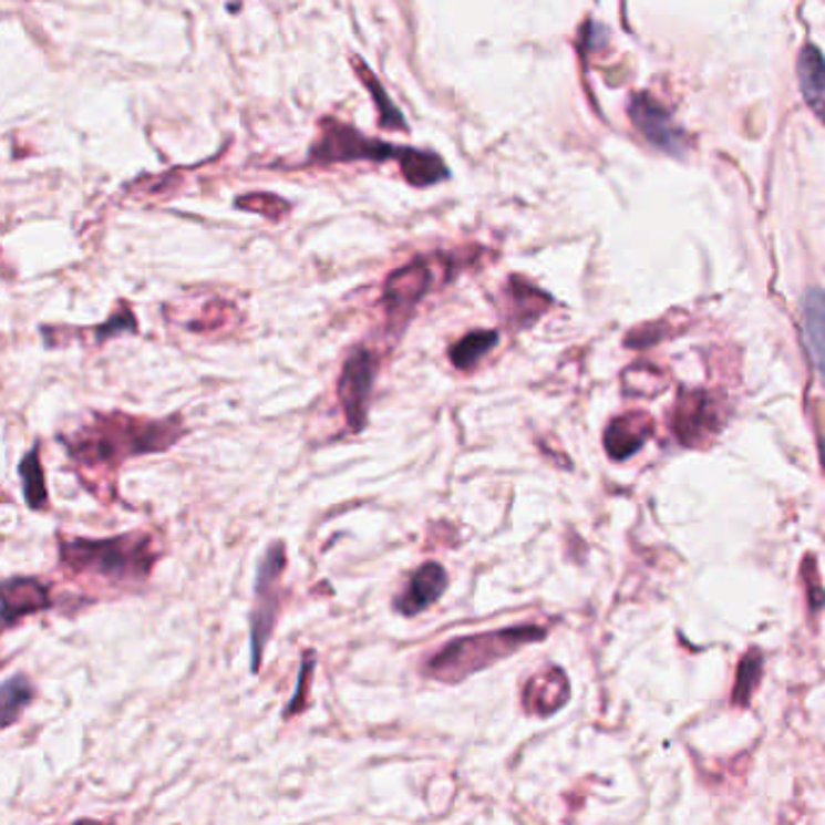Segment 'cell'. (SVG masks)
I'll return each mask as SVG.
<instances>
[{
	"mask_svg": "<svg viewBox=\"0 0 825 825\" xmlns=\"http://www.w3.org/2000/svg\"><path fill=\"white\" fill-rule=\"evenodd\" d=\"M185 429L179 416L163 419V422H143L124 414L97 416L93 426H87L81 436L71 441V455L83 463H114L128 455L165 451L173 445Z\"/></svg>",
	"mask_w": 825,
	"mask_h": 825,
	"instance_id": "1",
	"label": "cell"
},
{
	"mask_svg": "<svg viewBox=\"0 0 825 825\" xmlns=\"http://www.w3.org/2000/svg\"><path fill=\"white\" fill-rule=\"evenodd\" d=\"M543 637L545 630H540V627H508V630L457 637L424 663V676L439 680V683L455 685L473 673L489 668L492 663L511 657L523 644H530V641H538Z\"/></svg>",
	"mask_w": 825,
	"mask_h": 825,
	"instance_id": "2",
	"label": "cell"
},
{
	"mask_svg": "<svg viewBox=\"0 0 825 825\" xmlns=\"http://www.w3.org/2000/svg\"><path fill=\"white\" fill-rule=\"evenodd\" d=\"M61 559L75 571L100 574L112 581L146 579L155 555L148 535L126 533L110 540H63Z\"/></svg>",
	"mask_w": 825,
	"mask_h": 825,
	"instance_id": "3",
	"label": "cell"
},
{
	"mask_svg": "<svg viewBox=\"0 0 825 825\" xmlns=\"http://www.w3.org/2000/svg\"><path fill=\"white\" fill-rule=\"evenodd\" d=\"M410 148L392 146V143L363 136L334 116H324L320 122V136L310 146V163H353V161H404Z\"/></svg>",
	"mask_w": 825,
	"mask_h": 825,
	"instance_id": "4",
	"label": "cell"
},
{
	"mask_svg": "<svg viewBox=\"0 0 825 825\" xmlns=\"http://www.w3.org/2000/svg\"><path fill=\"white\" fill-rule=\"evenodd\" d=\"M283 569H286L283 545L274 543L269 545L265 559L259 561V571H257V581H255V608H252V618H250L252 673H259L261 653H265L267 641L274 632V622H277Z\"/></svg>",
	"mask_w": 825,
	"mask_h": 825,
	"instance_id": "5",
	"label": "cell"
},
{
	"mask_svg": "<svg viewBox=\"0 0 825 825\" xmlns=\"http://www.w3.org/2000/svg\"><path fill=\"white\" fill-rule=\"evenodd\" d=\"M443 271H451V257L445 255H419L410 265L392 271L383 286V303L400 324L408 320L422 298L436 286Z\"/></svg>",
	"mask_w": 825,
	"mask_h": 825,
	"instance_id": "6",
	"label": "cell"
},
{
	"mask_svg": "<svg viewBox=\"0 0 825 825\" xmlns=\"http://www.w3.org/2000/svg\"><path fill=\"white\" fill-rule=\"evenodd\" d=\"M378 375V357L371 349L357 347L349 359L344 361L342 375L337 383V398L342 402V410L347 416V424L359 434L365 426V416H369V400L371 390Z\"/></svg>",
	"mask_w": 825,
	"mask_h": 825,
	"instance_id": "7",
	"label": "cell"
},
{
	"mask_svg": "<svg viewBox=\"0 0 825 825\" xmlns=\"http://www.w3.org/2000/svg\"><path fill=\"white\" fill-rule=\"evenodd\" d=\"M630 116L644 138L657 148L673 155H683L688 151L685 131L676 124L671 112L651 95H637L630 102Z\"/></svg>",
	"mask_w": 825,
	"mask_h": 825,
	"instance_id": "8",
	"label": "cell"
},
{
	"mask_svg": "<svg viewBox=\"0 0 825 825\" xmlns=\"http://www.w3.org/2000/svg\"><path fill=\"white\" fill-rule=\"evenodd\" d=\"M445 588H448V574H445L439 561H426V565H422L410 576L408 588L395 598V610L400 615H408V618L422 615L424 610L439 604Z\"/></svg>",
	"mask_w": 825,
	"mask_h": 825,
	"instance_id": "9",
	"label": "cell"
},
{
	"mask_svg": "<svg viewBox=\"0 0 825 825\" xmlns=\"http://www.w3.org/2000/svg\"><path fill=\"white\" fill-rule=\"evenodd\" d=\"M51 606L49 588L39 584L37 579H8L3 584V618L6 627H12L18 620L28 618L32 612H39Z\"/></svg>",
	"mask_w": 825,
	"mask_h": 825,
	"instance_id": "10",
	"label": "cell"
},
{
	"mask_svg": "<svg viewBox=\"0 0 825 825\" xmlns=\"http://www.w3.org/2000/svg\"><path fill=\"white\" fill-rule=\"evenodd\" d=\"M796 75L806 104L825 124V59L814 44H806L798 54Z\"/></svg>",
	"mask_w": 825,
	"mask_h": 825,
	"instance_id": "11",
	"label": "cell"
},
{
	"mask_svg": "<svg viewBox=\"0 0 825 825\" xmlns=\"http://www.w3.org/2000/svg\"><path fill=\"white\" fill-rule=\"evenodd\" d=\"M804 342L808 349V357L814 361L816 371L821 375V383L825 385V293L821 288H811L804 296Z\"/></svg>",
	"mask_w": 825,
	"mask_h": 825,
	"instance_id": "12",
	"label": "cell"
},
{
	"mask_svg": "<svg viewBox=\"0 0 825 825\" xmlns=\"http://www.w3.org/2000/svg\"><path fill=\"white\" fill-rule=\"evenodd\" d=\"M569 698L567 678L561 671H547L535 676L526 685V707L535 714H553Z\"/></svg>",
	"mask_w": 825,
	"mask_h": 825,
	"instance_id": "13",
	"label": "cell"
},
{
	"mask_svg": "<svg viewBox=\"0 0 825 825\" xmlns=\"http://www.w3.org/2000/svg\"><path fill=\"white\" fill-rule=\"evenodd\" d=\"M351 65H353V71H357L359 81L371 90L373 102L378 107V116H381V126L388 128V131H408L410 126H408V122H404V116L398 110V104L388 97L385 87L381 85V81H378L375 73L369 69V65H365L357 54H351Z\"/></svg>",
	"mask_w": 825,
	"mask_h": 825,
	"instance_id": "14",
	"label": "cell"
},
{
	"mask_svg": "<svg viewBox=\"0 0 825 825\" xmlns=\"http://www.w3.org/2000/svg\"><path fill=\"white\" fill-rule=\"evenodd\" d=\"M402 175L404 179L410 182L412 187H434L439 185V182L448 179V165H445L436 153L431 151H419V148H410L408 158H404L402 163Z\"/></svg>",
	"mask_w": 825,
	"mask_h": 825,
	"instance_id": "15",
	"label": "cell"
},
{
	"mask_svg": "<svg viewBox=\"0 0 825 825\" xmlns=\"http://www.w3.org/2000/svg\"><path fill=\"white\" fill-rule=\"evenodd\" d=\"M499 344V332H492V330H477V332H470L465 334L461 342H455L453 349H451V361L455 369L461 371H470L475 369V365L487 357V353Z\"/></svg>",
	"mask_w": 825,
	"mask_h": 825,
	"instance_id": "16",
	"label": "cell"
},
{
	"mask_svg": "<svg viewBox=\"0 0 825 825\" xmlns=\"http://www.w3.org/2000/svg\"><path fill=\"white\" fill-rule=\"evenodd\" d=\"M20 477H22V492H24V502L32 511H42L47 508V482H44V467L42 461H39V448H32L28 455L20 461Z\"/></svg>",
	"mask_w": 825,
	"mask_h": 825,
	"instance_id": "17",
	"label": "cell"
},
{
	"mask_svg": "<svg viewBox=\"0 0 825 825\" xmlns=\"http://www.w3.org/2000/svg\"><path fill=\"white\" fill-rule=\"evenodd\" d=\"M34 700V688L24 676H12L0 685V707H3V729L12 726V722L20 716V712Z\"/></svg>",
	"mask_w": 825,
	"mask_h": 825,
	"instance_id": "18",
	"label": "cell"
},
{
	"mask_svg": "<svg viewBox=\"0 0 825 825\" xmlns=\"http://www.w3.org/2000/svg\"><path fill=\"white\" fill-rule=\"evenodd\" d=\"M644 436H647V429L632 426L630 416H627V419L612 422V426L608 429L606 443H608V451L615 457H627L630 453H635L641 443H644Z\"/></svg>",
	"mask_w": 825,
	"mask_h": 825,
	"instance_id": "19",
	"label": "cell"
},
{
	"mask_svg": "<svg viewBox=\"0 0 825 825\" xmlns=\"http://www.w3.org/2000/svg\"><path fill=\"white\" fill-rule=\"evenodd\" d=\"M757 678H761V653L753 651L749 659H743L739 680H736V692H733V700L736 702H749L751 690L755 688Z\"/></svg>",
	"mask_w": 825,
	"mask_h": 825,
	"instance_id": "20",
	"label": "cell"
},
{
	"mask_svg": "<svg viewBox=\"0 0 825 825\" xmlns=\"http://www.w3.org/2000/svg\"><path fill=\"white\" fill-rule=\"evenodd\" d=\"M238 206L240 208H252V212L267 216V218H281L283 212H279V208H288V204L283 199H279V196H269V194L243 196V199H238Z\"/></svg>",
	"mask_w": 825,
	"mask_h": 825,
	"instance_id": "21",
	"label": "cell"
},
{
	"mask_svg": "<svg viewBox=\"0 0 825 825\" xmlns=\"http://www.w3.org/2000/svg\"><path fill=\"white\" fill-rule=\"evenodd\" d=\"M312 663H316V653L308 651L306 659H303V668H300L298 692H296V698L291 700V704H288L286 716H291V714H298L300 710H306V707H303V702H306L303 695H306V690H308V678H312Z\"/></svg>",
	"mask_w": 825,
	"mask_h": 825,
	"instance_id": "22",
	"label": "cell"
},
{
	"mask_svg": "<svg viewBox=\"0 0 825 825\" xmlns=\"http://www.w3.org/2000/svg\"><path fill=\"white\" fill-rule=\"evenodd\" d=\"M122 332H136V320L134 316H131L128 310H122L120 316H112L107 324L97 327V342H104L107 337H114V334H122Z\"/></svg>",
	"mask_w": 825,
	"mask_h": 825,
	"instance_id": "23",
	"label": "cell"
},
{
	"mask_svg": "<svg viewBox=\"0 0 825 825\" xmlns=\"http://www.w3.org/2000/svg\"><path fill=\"white\" fill-rule=\"evenodd\" d=\"M73 825H107V823H100V821H90V818H83V821H75Z\"/></svg>",
	"mask_w": 825,
	"mask_h": 825,
	"instance_id": "24",
	"label": "cell"
},
{
	"mask_svg": "<svg viewBox=\"0 0 825 825\" xmlns=\"http://www.w3.org/2000/svg\"><path fill=\"white\" fill-rule=\"evenodd\" d=\"M821 457H823V465H825V443L821 445Z\"/></svg>",
	"mask_w": 825,
	"mask_h": 825,
	"instance_id": "25",
	"label": "cell"
}]
</instances>
